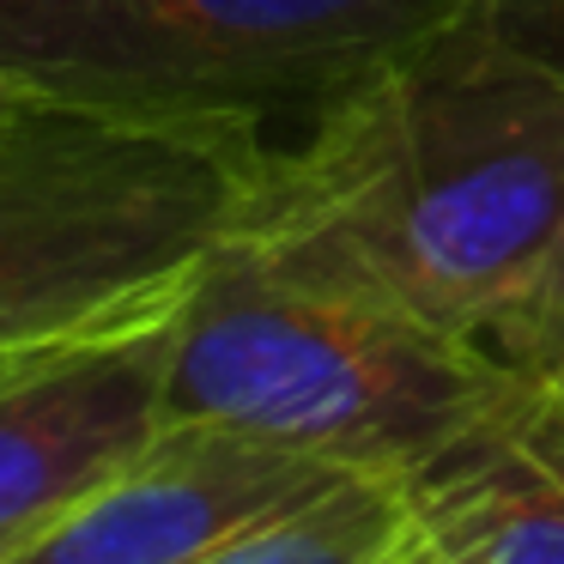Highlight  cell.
<instances>
[{"label": "cell", "instance_id": "obj_1", "mask_svg": "<svg viewBox=\"0 0 564 564\" xmlns=\"http://www.w3.org/2000/svg\"><path fill=\"white\" fill-rule=\"evenodd\" d=\"M564 237V62L491 19L340 86L273 140L225 249L486 340Z\"/></svg>", "mask_w": 564, "mask_h": 564}, {"label": "cell", "instance_id": "obj_2", "mask_svg": "<svg viewBox=\"0 0 564 564\" xmlns=\"http://www.w3.org/2000/svg\"><path fill=\"white\" fill-rule=\"evenodd\" d=\"M273 152L249 116H104L37 98L0 152V346L183 316Z\"/></svg>", "mask_w": 564, "mask_h": 564}, {"label": "cell", "instance_id": "obj_3", "mask_svg": "<svg viewBox=\"0 0 564 564\" xmlns=\"http://www.w3.org/2000/svg\"><path fill=\"white\" fill-rule=\"evenodd\" d=\"M522 389L534 382L486 346L273 280L219 249L176 316L164 425L237 431L346 474L401 479Z\"/></svg>", "mask_w": 564, "mask_h": 564}, {"label": "cell", "instance_id": "obj_4", "mask_svg": "<svg viewBox=\"0 0 564 564\" xmlns=\"http://www.w3.org/2000/svg\"><path fill=\"white\" fill-rule=\"evenodd\" d=\"M498 0H0V74L104 116L316 110Z\"/></svg>", "mask_w": 564, "mask_h": 564}, {"label": "cell", "instance_id": "obj_5", "mask_svg": "<svg viewBox=\"0 0 564 564\" xmlns=\"http://www.w3.org/2000/svg\"><path fill=\"white\" fill-rule=\"evenodd\" d=\"M346 467L213 425H164L116 479L0 564H200L346 486Z\"/></svg>", "mask_w": 564, "mask_h": 564}, {"label": "cell", "instance_id": "obj_6", "mask_svg": "<svg viewBox=\"0 0 564 564\" xmlns=\"http://www.w3.org/2000/svg\"><path fill=\"white\" fill-rule=\"evenodd\" d=\"M171 322L67 346L0 382V552L62 522L164 431Z\"/></svg>", "mask_w": 564, "mask_h": 564}, {"label": "cell", "instance_id": "obj_7", "mask_svg": "<svg viewBox=\"0 0 564 564\" xmlns=\"http://www.w3.org/2000/svg\"><path fill=\"white\" fill-rule=\"evenodd\" d=\"M413 564H564V406L522 389L401 474Z\"/></svg>", "mask_w": 564, "mask_h": 564}, {"label": "cell", "instance_id": "obj_8", "mask_svg": "<svg viewBox=\"0 0 564 564\" xmlns=\"http://www.w3.org/2000/svg\"><path fill=\"white\" fill-rule=\"evenodd\" d=\"M200 564H413V510L401 479L358 474Z\"/></svg>", "mask_w": 564, "mask_h": 564}, {"label": "cell", "instance_id": "obj_9", "mask_svg": "<svg viewBox=\"0 0 564 564\" xmlns=\"http://www.w3.org/2000/svg\"><path fill=\"white\" fill-rule=\"evenodd\" d=\"M479 346H486L503 370L534 382V389H558L564 382V237H558V249H552V261L540 268V280L522 292V304H516Z\"/></svg>", "mask_w": 564, "mask_h": 564}, {"label": "cell", "instance_id": "obj_10", "mask_svg": "<svg viewBox=\"0 0 564 564\" xmlns=\"http://www.w3.org/2000/svg\"><path fill=\"white\" fill-rule=\"evenodd\" d=\"M486 19H491V25H503L510 37L534 43L540 55L564 62V0H498Z\"/></svg>", "mask_w": 564, "mask_h": 564}, {"label": "cell", "instance_id": "obj_11", "mask_svg": "<svg viewBox=\"0 0 564 564\" xmlns=\"http://www.w3.org/2000/svg\"><path fill=\"white\" fill-rule=\"evenodd\" d=\"M37 110V98H31L25 86H13V79L0 74V152H7V140L19 134V128H25V116Z\"/></svg>", "mask_w": 564, "mask_h": 564}, {"label": "cell", "instance_id": "obj_12", "mask_svg": "<svg viewBox=\"0 0 564 564\" xmlns=\"http://www.w3.org/2000/svg\"><path fill=\"white\" fill-rule=\"evenodd\" d=\"M79 346H86V340H79ZM55 352H67V346H0V382H13L19 370L43 365V358H55Z\"/></svg>", "mask_w": 564, "mask_h": 564}, {"label": "cell", "instance_id": "obj_13", "mask_svg": "<svg viewBox=\"0 0 564 564\" xmlns=\"http://www.w3.org/2000/svg\"><path fill=\"white\" fill-rule=\"evenodd\" d=\"M546 394H552V401H558V406H564V382H558V389H546Z\"/></svg>", "mask_w": 564, "mask_h": 564}]
</instances>
